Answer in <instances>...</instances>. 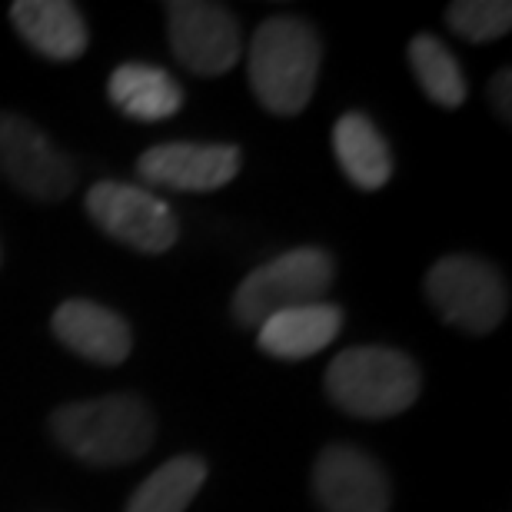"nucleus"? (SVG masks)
Masks as SVG:
<instances>
[{
    "label": "nucleus",
    "instance_id": "39448f33",
    "mask_svg": "<svg viewBox=\"0 0 512 512\" xmlns=\"http://www.w3.org/2000/svg\"><path fill=\"white\" fill-rule=\"evenodd\" d=\"M426 296L439 320L473 336L493 333L509 306L503 273L473 253H453L439 260L426 273Z\"/></svg>",
    "mask_w": 512,
    "mask_h": 512
},
{
    "label": "nucleus",
    "instance_id": "6ab92c4d",
    "mask_svg": "<svg viewBox=\"0 0 512 512\" xmlns=\"http://www.w3.org/2000/svg\"><path fill=\"white\" fill-rule=\"evenodd\" d=\"M489 100H493V110L509 124L512 117V70H499L489 84Z\"/></svg>",
    "mask_w": 512,
    "mask_h": 512
},
{
    "label": "nucleus",
    "instance_id": "dca6fc26",
    "mask_svg": "<svg viewBox=\"0 0 512 512\" xmlns=\"http://www.w3.org/2000/svg\"><path fill=\"white\" fill-rule=\"evenodd\" d=\"M203 483H207V463L200 456L167 459L137 486V493L127 503V512H183L193 503V496L200 493Z\"/></svg>",
    "mask_w": 512,
    "mask_h": 512
},
{
    "label": "nucleus",
    "instance_id": "f03ea898",
    "mask_svg": "<svg viewBox=\"0 0 512 512\" xmlns=\"http://www.w3.org/2000/svg\"><path fill=\"white\" fill-rule=\"evenodd\" d=\"M320 34L303 17L280 14L256 27L250 40V87L276 117H293L310 104L320 74Z\"/></svg>",
    "mask_w": 512,
    "mask_h": 512
},
{
    "label": "nucleus",
    "instance_id": "f3484780",
    "mask_svg": "<svg viewBox=\"0 0 512 512\" xmlns=\"http://www.w3.org/2000/svg\"><path fill=\"white\" fill-rule=\"evenodd\" d=\"M409 67L433 104L453 110L466 100V77L459 70V60L439 37L416 34L409 40Z\"/></svg>",
    "mask_w": 512,
    "mask_h": 512
},
{
    "label": "nucleus",
    "instance_id": "2eb2a0df",
    "mask_svg": "<svg viewBox=\"0 0 512 512\" xmlns=\"http://www.w3.org/2000/svg\"><path fill=\"white\" fill-rule=\"evenodd\" d=\"M333 153L346 180L360 190H380L393 177V153L366 114H343L333 127Z\"/></svg>",
    "mask_w": 512,
    "mask_h": 512
},
{
    "label": "nucleus",
    "instance_id": "ddd939ff",
    "mask_svg": "<svg viewBox=\"0 0 512 512\" xmlns=\"http://www.w3.org/2000/svg\"><path fill=\"white\" fill-rule=\"evenodd\" d=\"M10 20L40 57L57 60V64L77 60L90 44L84 17L67 0H14Z\"/></svg>",
    "mask_w": 512,
    "mask_h": 512
},
{
    "label": "nucleus",
    "instance_id": "f8f14e48",
    "mask_svg": "<svg viewBox=\"0 0 512 512\" xmlns=\"http://www.w3.org/2000/svg\"><path fill=\"white\" fill-rule=\"evenodd\" d=\"M343 330V310L333 303H306L273 313L256 326V346L273 360H310Z\"/></svg>",
    "mask_w": 512,
    "mask_h": 512
},
{
    "label": "nucleus",
    "instance_id": "6e6552de",
    "mask_svg": "<svg viewBox=\"0 0 512 512\" xmlns=\"http://www.w3.org/2000/svg\"><path fill=\"white\" fill-rule=\"evenodd\" d=\"M167 34L173 57L197 77H220L240 60V20L223 4L207 0H170Z\"/></svg>",
    "mask_w": 512,
    "mask_h": 512
},
{
    "label": "nucleus",
    "instance_id": "9b49d317",
    "mask_svg": "<svg viewBox=\"0 0 512 512\" xmlns=\"http://www.w3.org/2000/svg\"><path fill=\"white\" fill-rule=\"evenodd\" d=\"M50 326L70 353L97 366H120L133 350V333L124 316L94 300L60 303Z\"/></svg>",
    "mask_w": 512,
    "mask_h": 512
},
{
    "label": "nucleus",
    "instance_id": "9d476101",
    "mask_svg": "<svg viewBox=\"0 0 512 512\" xmlns=\"http://www.w3.org/2000/svg\"><path fill=\"white\" fill-rule=\"evenodd\" d=\"M313 493L326 512H389V479L363 449L333 443L316 456Z\"/></svg>",
    "mask_w": 512,
    "mask_h": 512
},
{
    "label": "nucleus",
    "instance_id": "1a4fd4ad",
    "mask_svg": "<svg viewBox=\"0 0 512 512\" xmlns=\"http://www.w3.org/2000/svg\"><path fill=\"white\" fill-rule=\"evenodd\" d=\"M143 183L160 190L207 193L240 173V147L233 143H160L137 160Z\"/></svg>",
    "mask_w": 512,
    "mask_h": 512
},
{
    "label": "nucleus",
    "instance_id": "4468645a",
    "mask_svg": "<svg viewBox=\"0 0 512 512\" xmlns=\"http://www.w3.org/2000/svg\"><path fill=\"white\" fill-rule=\"evenodd\" d=\"M107 94L120 114L140 124L170 120L183 107V87L153 64H120L107 80Z\"/></svg>",
    "mask_w": 512,
    "mask_h": 512
},
{
    "label": "nucleus",
    "instance_id": "f257e3e1",
    "mask_svg": "<svg viewBox=\"0 0 512 512\" xmlns=\"http://www.w3.org/2000/svg\"><path fill=\"white\" fill-rule=\"evenodd\" d=\"M50 433L80 463L127 466L153 446L157 419L140 396L117 393L57 406Z\"/></svg>",
    "mask_w": 512,
    "mask_h": 512
},
{
    "label": "nucleus",
    "instance_id": "7ed1b4c3",
    "mask_svg": "<svg viewBox=\"0 0 512 512\" xmlns=\"http://www.w3.org/2000/svg\"><path fill=\"white\" fill-rule=\"evenodd\" d=\"M423 376L406 353L393 346H353L326 370V396L343 413L360 419H389L419 399Z\"/></svg>",
    "mask_w": 512,
    "mask_h": 512
},
{
    "label": "nucleus",
    "instance_id": "423d86ee",
    "mask_svg": "<svg viewBox=\"0 0 512 512\" xmlns=\"http://www.w3.org/2000/svg\"><path fill=\"white\" fill-rule=\"evenodd\" d=\"M87 213L107 237L137 253H167L180 237L177 213L153 190L100 180L87 190Z\"/></svg>",
    "mask_w": 512,
    "mask_h": 512
},
{
    "label": "nucleus",
    "instance_id": "20e7f679",
    "mask_svg": "<svg viewBox=\"0 0 512 512\" xmlns=\"http://www.w3.org/2000/svg\"><path fill=\"white\" fill-rule=\"evenodd\" d=\"M333 256L320 247H296L256 270L233 293V316L243 326H260L273 313L320 303L333 286Z\"/></svg>",
    "mask_w": 512,
    "mask_h": 512
},
{
    "label": "nucleus",
    "instance_id": "0eeeda50",
    "mask_svg": "<svg viewBox=\"0 0 512 512\" xmlns=\"http://www.w3.org/2000/svg\"><path fill=\"white\" fill-rule=\"evenodd\" d=\"M0 173L30 200L60 203L77 183L74 160L27 117L0 110Z\"/></svg>",
    "mask_w": 512,
    "mask_h": 512
},
{
    "label": "nucleus",
    "instance_id": "a211bd4d",
    "mask_svg": "<svg viewBox=\"0 0 512 512\" xmlns=\"http://www.w3.org/2000/svg\"><path fill=\"white\" fill-rule=\"evenodd\" d=\"M446 24L463 40L489 44L509 34L512 27V4L509 0H456L446 10Z\"/></svg>",
    "mask_w": 512,
    "mask_h": 512
}]
</instances>
